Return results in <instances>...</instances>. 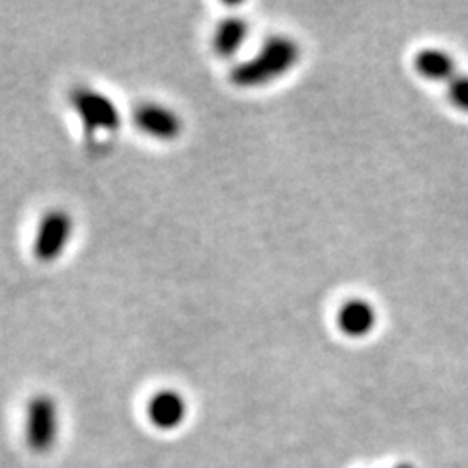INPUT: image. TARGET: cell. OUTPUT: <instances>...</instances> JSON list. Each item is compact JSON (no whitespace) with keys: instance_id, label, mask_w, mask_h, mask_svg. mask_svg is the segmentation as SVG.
<instances>
[{"instance_id":"obj_7","label":"cell","mask_w":468,"mask_h":468,"mask_svg":"<svg viewBox=\"0 0 468 468\" xmlns=\"http://www.w3.org/2000/svg\"><path fill=\"white\" fill-rule=\"evenodd\" d=\"M146 416H149L154 428L170 431L180 428L187 416V404L180 392L165 388L154 392L149 404H146Z\"/></svg>"},{"instance_id":"obj_11","label":"cell","mask_w":468,"mask_h":468,"mask_svg":"<svg viewBox=\"0 0 468 468\" xmlns=\"http://www.w3.org/2000/svg\"><path fill=\"white\" fill-rule=\"evenodd\" d=\"M399 468H412L410 464H402V466H399Z\"/></svg>"},{"instance_id":"obj_9","label":"cell","mask_w":468,"mask_h":468,"mask_svg":"<svg viewBox=\"0 0 468 468\" xmlns=\"http://www.w3.org/2000/svg\"><path fill=\"white\" fill-rule=\"evenodd\" d=\"M248 36H250V27H248L246 20L237 16L227 18L215 27L211 41L213 51L223 58H232L242 49Z\"/></svg>"},{"instance_id":"obj_10","label":"cell","mask_w":468,"mask_h":468,"mask_svg":"<svg viewBox=\"0 0 468 468\" xmlns=\"http://www.w3.org/2000/svg\"><path fill=\"white\" fill-rule=\"evenodd\" d=\"M447 98L452 106L461 112L468 113V75H459L449 80L447 84Z\"/></svg>"},{"instance_id":"obj_6","label":"cell","mask_w":468,"mask_h":468,"mask_svg":"<svg viewBox=\"0 0 468 468\" xmlns=\"http://www.w3.org/2000/svg\"><path fill=\"white\" fill-rule=\"evenodd\" d=\"M377 322H378L377 309L365 299L346 301L338 309V314H335V324H338V330L351 340L367 338L369 334L375 332Z\"/></svg>"},{"instance_id":"obj_3","label":"cell","mask_w":468,"mask_h":468,"mask_svg":"<svg viewBox=\"0 0 468 468\" xmlns=\"http://www.w3.org/2000/svg\"><path fill=\"white\" fill-rule=\"evenodd\" d=\"M61 431L58 406L49 394H37L26 406L24 433L27 447L36 452H49Z\"/></svg>"},{"instance_id":"obj_1","label":"cell","mask_w":468,"mask_h":468,"mask_svg":"<svg viewBox=\"0 0 468 468\" xmlns=\"http://www.w3.org/2000/svg\"><path fill=\"white\" fill-rule=\"evenodd\" d=\"M301 61V46L289 36H271L250 58L230 70V82L239 88H261L283 79Z\"/></svg>"},{"instance_id":"obj_4","label":"cell","mask_w":468,"mask_h":468,"mask_svg":"<svg viewBox=\"0 0 468 468\" xmlns=\"http://www.w3.org/2000/svg\"><path fill=\"white\" fill-rule=\"evenodd\" d=\"M75 234V218L65 209H51L41 217L36 230L34 256L49 263L61 258Z\"/></svg>"},{"instance_id":"obj_8","label":"cell","mask_w":468,"mask_h":468,"mask_svg":"<svg viewBox=\"0 0 468 468\" xmlns=\"http://www.w3.org/2000/svg\"><path fill=\"white\" fill-rule=\"evenodd\" d=\"M414 69L421 79L430 82H449L459 75L455 57L447 53L445 49L428 48L416 53L414 57Z\"/></svg>"},{"instance_id":"obj_5","label":"cell","mask_w":468,"mask_h":468,"mask_svg":"<svg viewBox=\"0 0 468 468\" xmlns=\"http://www.w3.org/2000/svg\"><path fill=\"white\" fill-rule=\"evenodd\" d=\"M133 123L144 135L158 141H174L184 131L180 113L160 104V101H143V104H139L133 110Z\"/></svg>"},{"instance_id":"obj_2","label":"cell","mask_w":468,"mask_h":468,"mask_svg":"<svg viewBox=\"0 0 468 468\" xmlns=\"http://www.w3.org/2000/svg\"><path fill=\"white\" fill-rule=\"evenodd\" d=\"M70 106L84 129L90 133H113L122 125V112L115 101L90 86H79L70 92Z\"/></svg>"}]
</instances>
